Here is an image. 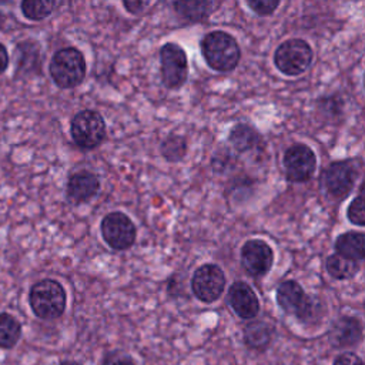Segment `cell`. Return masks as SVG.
Segmentation results:
<instances>
[{
	"label": "cell",
	"mask_w": 365,
	"mask_h": 365,
	"mask_svg": "<svg viewBox=\"0 0 365 365\" xmlns=\"http://www.w3.org/2000/svg\"><path fill=\"white\" fill-rule=\"evenodd\" d=\"M278 307L288 315L298 318L302 322L311 321L319 308V301L307 295L304 288L294 279L281 282L275 292Z\"/></svg>",
	"instance_id": "277c9868"
},
{
	"label": "cell",
	"mask_w": 365,
	"mask_h": 365,
	"mask_svg": "<svg viewBox=\"0 0 365 365\" xmlns=\"http://www.w3.org/2000/svg\"><path fill=\"white\" fill-rule=\"evenodd\" d=\"M334 365H364V362L354 352H342L335 358Z\"/></svg>",
	"instance_id": "4316f807"
},
{
	"label": "cell",
	"mask_w": 365,
	"mask_h": 365,
	"mask_svg": "<svg viewBox=\"0 0 365 365\" xmlns=\"http://www.w3.org/2000/svg\"><path fill=\"white\" fill-rule=\"evenodd\" d=\"M148 1L145 0H124L123 6L130 14H141L145 7H148Z\"/></svg>",
	"instance_id": "83f0119b"
},
{
	"label": "cell",
	"mask_w": 365,
	"mask_h": 365,
	"mask_svg": "<svg viewBox=\"0 0 365 365\" xmlns=\"http://www.w3.org/2000/svg\"><path fill=\"white\" fill-rule=\"evenodd\" d=\"M325 268L332 278L344 281V279L354 278L359 272L361 265L354 259H348L338 254H332L327 258Z\"/></svg>",
	"instance_id": "ffe728a7"
},
{
	"label": "cell",
	"mask_w": 365,
	"mask_h": 365,
	"mask_svg": "<svg viewBox=\"0 0 365 365\" xmlns=\"http://www.w3.org/2000/svg\"><path fill=\"white\" fill-rule=\"evenodd\" d=\"M161 81L168 90L180 88L188 78V58L185 50L177 43L167 41L160 51Z\"/></svg>",
	"instance_id": "ba28073f"
},
{
	"label": "cell",
	"mask_w": 365,
	"mask_h": 365,
	"mask_svg": "<svg viewBox=\"0 0 365 365\" xmlns=\"http://www.w3.org/2000/svg\"><path fill=\"white\" fill-rule=\"evenodd\" d=\"M335 254L361 262L365 258V235L361 231H346L335 240Z\"/></svg>",
	"instance_id": "ac0fdd59"
},
{
	"label": "cell",
	"mask_w": 365,
	"mask_h": 365,
	"mask_svg": "<svg viewBox=\"0 0 365 365\" xmlns=\"http://www.w3.org/2000/svg\"><path fill=\"white\" fill-rule=\"evenodd\" d=\"M29 301L33 312L38 318L56 319L66 309L67 295L58 281L46 278L31 287Z\"/></svg>",
	"instance_id": "3957f363"
},
{
	"label": "cell",
	"mask_w": 365,
	"mask_h": 365,
	"mask_svg": "<svg viewBox=\"0 0 365 365\" xmlns=\"http://www.w3.org/2000/svg\"><path fill=\"white\" fill-rule=\"evenodd\" d=\"M279 0H247V6L259 17H267L274 14L279 7Z\"/></svg>",
	"instance_id": "484cf974"
},
{
	"label": "cell",
	"mask_w": 365,
	"mask_h": 365,
	"mask_svg": "<svg viewBox=\"0 0 365 365\" xmlns=\"http://www.w3.org/2000/svg\"><path fill=\"white\" fill-rule=\"evenodd\" d=\"M359 170L352 160H338L328 164L322 174L321 182L331 200L342 201L354 190Z\"/></svg>",
	"instance_id": "52a82bcc"
},
{
	"label": "cell",
	"mask_w": 365,
	"mask_h": 365,
	"mask_svg": "<svg viewBox=\"0 0 365 365\" xmlns=\"http://www.w3.org/2000/svg\"><path fill=\"white\" fill-rule=\"evenodd\" d=\"M60 365H80V364H77V362H73V361H64V362H61Z\"/></svg>",
	"instance_id": "4dcf8cb0"
},
{
	"label": "cell",
	"mask_w": 365,
	"mask_h": 365,
	"mask_svg": "<svg viewBox=\"0 0 365 365\" xmlns=\"http://www.w3.org/2000/svg\"><path fill=\"white\" fill-rule=\"evenodd\" d=\"M312 58L314 51L309 43L302 38H288L282 41L274 53L275 67L289 77L304 74L311 67Z\"/></svg>",
	"instance_id": "5b68a950"
},
{
	"label": "cell",
	"mask_w": 365,
	"mask_h": 365,
	"mask_svg": "<svg viewBox=\"0 0 365 365\" xmlns=\"http://www.w3.org/2000/svg\"><path fill=\"white\" fill-rule=\"evenodd\" d=\"M188 144L184 135L168 134L160 144L161 155L170 163H180L185 157Z\"/></svg>",
	"instance_id": "44dd1931"
},
{
	"label": "cell",
	"mask_w": 365,
	"mask_h": 365,
	"mask_svg": "<svg viewBox=\"0 0 365 365\" xmlns=\"http://www.w3.org/2000/svg\"><path fill=\"white\" fill-rule=\"evenodd\" d=\"M21 327L19 321L6 312L0 314V348H13L19 341Z\"/></svg>",
	"instance_id": "7402d4cb"
},
{
	"label": "cell",
	"mask_w": 365,
	"mask_h": 365,
	"mask_svg": "<svg viewBox=\"0 0 365 365\" xmlns=\"http://www.w3.org/2000/svg\"><path fill=\"white\" fill-rule=\"evenodd\" d=\"M57 6L58 3L51 0H24L21 3V11L26 19L40 21L48 17Z\"/></svg>",
	"instance_id": "603a6c76"
},
{
	"label": "cell",
	"mask_w": 365,
	"mask_h": 365,
	"mask_svg": "<svg viewBox=\"0 0 365 365\" xmlns=\"http://www.w3.org/2000/svg\"><path fill=\"white\" fill-rule=\"evenodd\" d=\"M70 134L81 150H94L106 140V121L96 110H81L71 118Z\"/></svg>",
	"instance_id": "8992f818"
},
{
	"label": "cell",
	"mask_w": 365,
	"mask_h": 365,
	"mask_svg": "<svg viewBox=\"0 0 365 365\" xmlns=\"http://www.w3.org/2000/svg\"><path fill=\"white\" fill-rule=\"evenodd\" d=\"M225 274L215 264L198 267L191 277V291L197 299L205 304L217 301L225 289Z\"/></svg>",
	"instance_id": "8fae6325"
},
{
	"label": "cell",
	"mask_w": 365,
	"mask_h": 365,
	"mask_svg": "<svg viewBox=\"0 0 365 365\" xmlns=\"http://www.w3.org/2000/svg\"><path fill=\"white\" fill-rule=\"evenodd\" d=\"M240 257L242 268L254 278L267 275L274 264V251L271 245L259 238L245 241L241 247Z\"/></svg>",
	"instance_id": "7c38bea8"
},
{
	"label": "cell",
	"mask_w": 365,
	"mask_h": 365,
	"mask_svg": "<svg viewBox=\"0 0 365 365\" xmlns=\"http://www.w3.org/2000/svg\"><path fill=\"white\" fill-rule=\"evenodd\" d=\"M200 51L207 66L218 73H230L235 70L241 60L238 41L224 30L207 33L200 41Z\"/></svg>",
	"instance_id": "6da1fadb"
},
{
	"label": "cell",
	"mask_w": 365,
	"mask_h": 365,
	"mask_svg": "<svg viewBox=\"0 0 365 365\" xmlns=\"http://www.w3.org/2000/svg\"><path fill=\"white\" fill-rule=\"evenodd\" d=\"M346 217L349 222L356 227L365 225V202H364V182L359 185L358 195L349 202L346 208Z\"/></svg>",
	"instance_id": "cb8c5ba5"
},
{
	"label": "cell",
	"mask_w": 365,
	"mask_h": 365,
	"mask_svg": "<svg viewBox=\"0 0 365 365\" xmlns=\"http://www.w3.org/2000/svg\"><path fill=\"white\" fill-rule=\"evenodd\" d=\"M272 327L264 321H252L244 328V341L251 349H265L272 338Z\"/></svg>",
	"instance_id": "d6986e66"
},
{
	"label": "cell",
	"mask_w": 365,
	"mask_h": 365,
	"mask_svg": "<svg viewBox=\"0 0 365 365\" xmlns=\"http://www.w3.org/2000/svg\"><path fill=\"white\" fill-rule=\"evenodd\" d=\"M235 164V157L231 154L230 150H218L214 153L211 158V167L214 173L222 174L230 170Z\"/></svg>",
	"instance_id": "d4e9b609"
},
{
	"label": "cell",
	"mask_w": 365,
	"mask_h": 365,
	"mask_svg": "<svg viewBox=\"0 0 365 365\" xmlns=\"http://www.w3.org/2000/svg\"><path fill=\"white\" fill-rule=\"evenodd\" d=\"M362 324L355 317L339 318L331 331V341L336 346H351L361 341Z\"/></svg>",
	"instance_id": "e0dca14e"
},
{
	"label": "cell",
	"mask_w": 365,
	"mask_h": 365,
	"mask_svg": "<svg viewBox=\"0 0 365 365\" xmlns=\"http://www.w3.org/2000/svg\"><path fill=\"white\" fill-rule=\"evenodd\" d=\"M101 188L98 177L87 170L77 171L70 175L66 185V195L71 204H81L98 194Z\"/></svg>",
	"instance_id": "5bb4252c"
},
{
	"label": "cell",
	"mask_w": 365,
	"mask_h": 365,
	"mask_svg": "<svg viewBox=\"0 0 365 365\" xmlns=\"http://www.w3.org/2000/svg\"><path fill=\"white\" fill-rule=\"evenodd\" d=\"M177 16L187 23H201L210 19V16L220 7L218 1L212 0H181L173 3Z\"/></svg>",
	"instance_id": "9a60e30c"
},
{
	"label": "cell",
	"mask_w": 365,
	"mask_h": 365,
	"mask_svg": "<svg viewBox=\"0 0 365 365\" xmlns=\"http://www.w3.org/2000/svg\"><path fill=\"white\" fill-rule=\"evenodd\" d=\"M111 365H135V364H134V361H133L131 358L124 356V358H118V359H115Z\"/></svg>",
	"instance_id": "f546056e"
},
{
	"label": "cell",
	"mask_w": 365,
	"mask_h": 365,
	"mask_svg": "<svg viewBox=\"0 0 365 365\" xmlns=\"http://www.w3.org/2000/svg\"><path fill=\"white\" fill-rule=\"evenodd\" d=\"M227 301L242 319H251L259 312V301L254 289L244 281H235L228 288Z\"/></svg>",
	"instance_id": "4fadbf2b"
},
{
	"label": "cell",
	"mask_w": 365,
	"mask_h": 365,
	"mask_svg": "<svg viewBox=\"0 0 365 365\" xmlns=\"http://www.w3.org/2000/svg\"><path fill=\"white\" fill-rule=\"evenodd\" d=\"M48 71L57 87L74 88L80 86L86 77V58L76 47L60 48L51 57Z\"/></svg>",
	"instance_id": "7a4b0ae2"
},
{
	"label": "cell",
	"mask_w": 365,
	"mask_h": 365,
	"mask_svg": "<svg viewBox=\"0 0 365 365\" xmlns=\"http://www.w3.org/2000/svg\"><path fill=\"white\" fill-rule=\"evenodd\" d=\"M282 165L289 182H307L317 171V155L309 145L297 143L285 150Z\"/></svg>",
	"instance_id": "30bf717a"
},
{
	"label": "cell",
	"mask_w": 365,
	"mask_h": 365,
	"mask_svg": "<svg viewBox=\"0 0 365 365\" xmlns=\"http://www.w3.org/2000/svg\"><path fill=\"white\" fill-rule=\"evenodd\" d=\"M100 230L103 240L114 251L128 250L137 238L135 224L121 211H113L103 217Z\"/></svg>",
	"instance_id": "9c48e42d"
},
{
	"label": "cell",
	"mask_w": 365,
	"mask_h": 365,
	"mask_svg": "<svg viewBox=\"0 0 365 365\" xmlns=\"http://www.w3.org/2000/svg\"><path fill=\"white\" fill-rule=\"evenodd\" d=\"M228 144L231 145V148H234L235 153L245 154L254 150H262L264 141L262 135L258 133L255 127L245 123H240L231 128L228 134Z\"/></svg>",
	"instance_id": "2e32d148"
},
{
	"label": "cell",
	"mask_w": 365,
	"mask_h": 365,
	"mask_svg": "<svg viewBox=\"0 0 365 365\" xmlns=\"http://www.w3.org/2000/svg\"><path fill=\"white\" fill-rule=\"evenodd\" d=\"M7 66H9V54L6 47L0 43V74L6 71Z\"/></svg>",
	"instance_id": "f1b7e54d"
}]
</instances>
